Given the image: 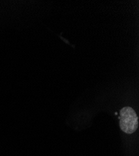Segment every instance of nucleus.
<instances>
[{
    "label": "nucleus",
    "instance_id": "obj_1",
    "mask_svg": "<svg viewBox=\"0 0 139 156\" xmlns=\"http://www.w3.org/2000/svg\"><path fill=\"white\" fill-rule=\"evenodd\" d=\"M119 125L122 131L126 134H132L138 128V117L130 107H124L120 111Z\"/></svg>",
    "mask_w": 139,
    "mask_h": 156
}]
</instances>
